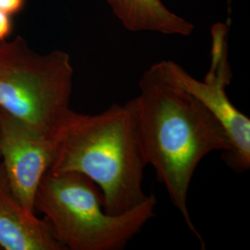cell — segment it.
I'll return each instance as SVG.
<instances>
[{
	"instance_id": "cell-1",
	"label": "cell",
	"mask_w": 250,
	"mask_h": 250,
	"mask_svg": "<svg viewBox=\"0 0 250 250\" xmlns=\"http://www.w3.org/2000/svg\"><path fill=\"white\" fill-rule=\"evenodd\" d=\"M138 86L139 94L130 103L146 163L204 248L189 213L188 191L200 161L211 152L228 153L230 139L205 106L170 76L162 61L144 72Z\"/></svg>"
},
{
	"instance_id": "cell-2",
	"label": "cell",
	"mask_w": 250,
	"mask_h": 250,
	"mask_svg": "<svg viewBox=\"0 0 250 250\" xmlns=\"http://www.w3.org/2000/svg\"><path fill=\"white\" fill-rule=\"evenodd\" d=\"M53 139L47 171H75L92 180L108 214L124 213L147 197L143 189L146 163L130 101L92 115L70 109Z\"/></svg>"
},
{
	"instance_id": "cell-3",
	"label": "cell",
	"mask_w": 250,
	"mask_h": 250,
	"mask_svg": "<svg viewBox=\"0 0 250 250\" xmlns=\"http://www.w3.org/2000/svg\"><path fill=\"white\" fill-rule=\"evenodd\" d=\"M156 205L151 195L128 211L108 214L99 187L75 171H47L35 199L36 211L65 250H123L155 215Z\"/></svg>"
},
{
	"instance_id": "cell-4",
	"label": "cell",
	"mask_w": 250,
	"mask_h": 250,
	"mask_svg": "<svg viewBox=\"0 0 250 250\" xmlns=\"http://www.w3.org/2000/svg\"><path fill=\"white\" fill-rule=\"evenodd\" d=\"M73 68L62 50L38 54L26 41H0V108L36 134L53 137L71 109Z\"/></svg>"
},
{
	"instance_id": "cell-5",
	"label": "cell",
	"mask_w": 250,
	"mask_h": 250,
	"mask_svg": "<svg viewBox=\"0 0 250 250\" xmlns=\"http://www.w3.org/2000/svg\"><path fill=\"white\" fill-rule=\"evenodd\" d=\"M229 28L216 22L210 29L211 47L208 71L203 81L189 74L172 61H162L166 71L179 84L200 101L222 125L231 142L225 161L236 172L250 170V120L232 105L226 89L231 83L232 69L228 60Z\"/></svg>"
},
{
	"instance_id": "cell-6",
	"label": "cell",
	"mask_w": 250,
	"mask_h": 250,
	"mask_svg": "<svg viewBox=\"0 0 250 250\" xmlns=\"http://www.w3.org/2000/svg\"><path fill=\"white\" fill-rule=\"evenodd\" d=\"M54 152L53 137L36 134L0 108V162L13 195L31 213H36V191Z\"/></svg>"
},
{
	"instance_id": "cell-7",
	"label": "cell",
	"mask_w": 250,
	"mask_h": 250,
	"mask_svg": "<svg viewBox=\"0 0 250 250\" xmlns=\"http://www.w3.org/2000/svg\"><path fill=\"white\" fill-rule=\"evenodd\" d=\"M0 250H65L47 220L27 211L13 195L1 162Z\"/></svg>"
},
{
	"instance_id": "cell-8",
	"label": "cell",
	"mask_w": 250,
	"mask_h": 250,
	"mask_svg": "<svg viewBox=\"0 0 250 250\" xmlns=\"http://www.w3.org/2000/svg\"><path fill=\"white\" fill-rule=\"evenodd\" d=\"M127 31L151 32L165 36H189L194 24L171 11L162 0H106Z\"/></svg>"
},
{
	"instance_id": "cell-9",
	"label": "cell",
	"mask_w": 250,
	"mask_h": 250,
	"mask_svg": "<svg viewBox=\"0 0 250 250\" xmlns=\"http://www.w3.org/2000/svg\"><path fill=\"white\" fill-rule=\"evenodd\" d=\"M12 32L11 15L0 10V41L7 40Z\"/></svg>"
},
{
	"instance_id": "cell-10",
	"label": "cell",
	"mask_w": 250,
	"mask_h": 250,
	"mask_svg": "<svg viewBox=\"0 0 250 250\" xmlns=\"http://www.w3.org/2000/svg\"><path fill=\"white\" fill-rule=\"evenodd\" d=\"M24 2L25 0H0V10L12 16L21 10Z\"/></svg>"
}]
</instances>
